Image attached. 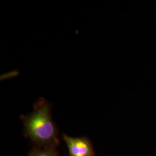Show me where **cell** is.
I'll list each match as a JSON object with an SVG mask.
<instances>
[{
	"label": "cell",
	"mask_w": 156,
	"mask_h": 156,
	"mask_svg": "<svg viewBox=\"0 0 156 156\" xmlns=\"http://www.w3.org/2000/svg\"><path fill=\"white\" fill-rule=\"evenodd\" d=\"M26 136L39 147L55 148L59 143L58 129L51 116V106L44 98L34 105L33 111L21 116Z\"/></svg>",
	"instance_id": "6da1fadb"
},
{
	"label": "cell",
	"mask_w": 156,
	"mask_h": 156,
	"mask_svg": "<svg viewBox=\"0 0 156 156\" xmlns=\"http://www.w3.org/2000/svg\"><path fill=\"white\" fill-rule=\"evenodd\" d=\"M63 140L67 144L69 156H94L91 142L87 138H74L63 134Z\"/></svg>",
	"instance_id": "7a4b0ae2"
},
{
	"label": "cell",
	"mask_w": 156,
	"mask_h": 156,
	"mask_svg": "<svg viewBox=\"0 0 156 156\" xmlns=\"http://www.w3.org/2000/svg\"><path fill=\"white\" fill-rule=\"evenodd\" d=\"M28 156H58L55 148L34 147Z\"/></svg>",
	"instance_id": "3957f363"
}]
</instances>
